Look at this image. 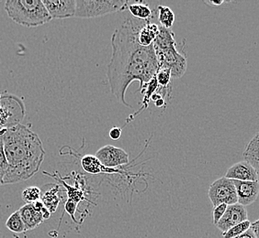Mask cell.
Returning a JSON list of instances; mask_svg holds the SVG:
<instances>
[{
    "label": "cell",
    "instance_id": "cell-1",
    "mask_svg": "<svg viewBox=\"0 0 259 238\" xmlns=\"http://www.w3.org/2000/svg\"><path fill=\"white\" fill-rule=\"evenodd\" d=\"M145 22L129 18L115 30L111 38L112 54L107 78L112 94L127 107H133L125 99L129 85L138 81L140 89H143L159 69L154 46L143 47L138 42V32Z\"/></svg>",
    "mask_w": 259,
    "mask_h": 238
},
{
    "label": "cell",
    "instance_id": "cell-2",
    "mask_svg": "<svg viewBox=\"0 0 259 238\" xmlns=\"http://www.w3.org/2000/svg\"><path fill=\"white\" fill-rule=\"evenodd\" d=\"M2 139L8 162L3 185L27 181L40 170L45 150L38 135L20 124L8 129Z\"/></svg>",
    "mask_w": 259,
    "mask_h": 238
},
{
    "label": "cell",
    "instance_id": "cell-3",
    "mask_svg": "<svg viewBox=\"0 0 259 238\" xmlns=\"http://www.w3.org/2000/svg\"><path fill=\"white\" fill-rule=\"evenodd\" d=\"M153 46L159 68L169 69L172 78H181L188 68V60L177 49L174 32L159 26V34L157 35Z\"/></svg>",
    "mask_w": 259,
    "mask_h": 238
},
{
    "label": "cell",
    "instance_id": "cell-4",
    "mask_svg": "<svg viewBox=\"0 0 259 238\" xmlns=\"http://www.w3.org/2000/svg\"><path fill=\"white\" fill-rule=\"evenodd\" d=\"M5 10L14 22L27 28H36L53 20L42 0H8Z\"/></svg>",
    "mask_w": 259,
    "mask_h": 238
},
{
    "label": "cell",
    "instance_id": "cell-5",
    "mask_svg": "<svg viewBox=\"0 0 259 238\" xmlns=\"http://www.w3.org/2000/svg\"><path fill=\"white\" fill-rule=\"evenodd\" d=\"M125 0H76L75 17L92 19L127 10Z\"/></svg>",
    "mask_w": 259,
    "mask_h": 238
},
{
    "label": "cell",
    "instance_id": "cell-6",
    "mask_svg": "<svg viewBox=\"0 0 259 238\" xmlns=\"http://www.w3.org/2000/svg\"><path fill=\"white\" fill-rule=\"evenodd\" d=\"M25 116V105L14 95H2L0 102V129L7 131L20 124Z\"/></svg>",
    "mask_w": 259,
    "mask_h": 238
},
{
    "label": "cell",
    "instance_id": "cell-7",
    "mask_svg": "<svg viewBox=\"0 0 259 238\" xmlns=\"http://www.w3.org/2000/svg\"><path fill=\"white\" fill-rule=\"evenodd\" d=\"M208 195L214 207L222 204L232 205L238 203L234 181L225 177L218 178L210 184Z\"/></svg>",
    "mask_w": 259,
    "mask_h": 238
},
{
    "label": "cell",
    "instance_id": "cell-8",
    "mask_svg": "<svg viewBox=\"0 0 259 238\" xmlns=\"http://www.w3.org/2000/svg\"><path fill=\"white\" fill-rule=\"evenodd\" d=\"M96 157L101 164L109 169H116L130 163L129 154L124 149L112 145H106L96 152Z\"/></svg>",
    "mask_w": 259,
    "mask_h": 238
},
{
    "label": "cell",
    "instance_id": "cell-9",
    "mask_svg": "<svg viewBox=\"0 0 259 238\" xmlns=\"http://www.w3.org/2000/svg\"><path fill=\"white\" fill-rule=\"evenodd\" d=\"M248 220L247 211L242 204H235L228 205L223 218L217 223V228L223 233L228 231L235 225Z\"/></svg>",
    "mask_w": 259,
    "mask_h": 238
},
{
    "label": "cell",
    "instance_id": "cell-10",
    "mask_svg": "<svg viewBox=\"0 0 259 238\" xmlns=\"http://www.w3.org/2000/svg\"><path fill=\"white\" fill-rule=\"evenodd\" d=\"M52 19H68L75 17L76 0H42Z\"/></svg>",
    "mask_w": 259,
    "mask_h": 238
},
{
    "label": "cell",
    "instance_id": "cell-11",
    "mask_svg": "<svg viewBox=\"0 0 259 238\" xmlns=\"http://www.w3.org/2000/svg\"><path fill=\"white\" fill-rule=\"evenodd\" d=\"M234 181V180H233ZM238 198V204L243 206H247L253 204L258 197L259 182H242L234 181Z\"/></svg>",
    "mask_w": 259,
    "mask_h": 238
},
{
    "label": "cell",
    "instance_id": "cell-12",
    "mask_svg": "<svg viewBox=\"0 0 259 238\" xmlns=\"http://www.w3.org/2000/svg\"><path fill=\"white\" fill-rule=\"evenodd\" d=\"M225 178L242 181V182H256L258 181V174L255 169L246 161H240L234 164L225 174Z\"/></svg>",
    "mask_w": 259,
    "mask_h": 238
},
{
    "label": "cell",
    "instance_id": "cell-13",
    "mask_svg": "<svg viewBox=\"0 0 259 238\" xmlns=\"http://www.w3.org/2000/svg\"><path fill=\"white\" fill-rule=\"evenodd\" d=\"M40 191V201L51 213H55L60 204L61 194L63 192L60 184H47Z\"/></svg>",
    "mask_w": 259,
    "mask_h": 238
},
{
    "label": "cell",
    "instance_id": "cell-14",
    "mask_svg": "<svg viewBox=\"0 0 259 238\" xmlns=\"http://www.w3.org/2000/svg\"><path fill=\"white\" fill-rule=\"evenodd\" d=\"M19 212L23 223L25 224L26 231L33 230L45 221L41 213L38 212L31 204L23 205L22 207H20Z\"/></svg>",
    "mask_w": 259,
    "mask_h": 238
},
{
    "label": "cell",
    "instance_id": "cell-15",
    "mask_svg": "<svg viewBox=\"0 0 259 238\" xmlns=\"http://www.w3.org/2000/svg\"><path fill=\"white\" fill-rule=\"evenodd\" d=\"M81 166L85 172L97 175L100 173H118L119 169H109L104 167L100 159L96 157V155H85L81 159Z\"/></svg>",
    "mask_w": 259,
    "mask_h": 238
},
{
    "label": "cell",
    "instance_id": "cell-16",
    "mask_svg": "<svg viewBox=\"0 0 259 238\" xmlns=\"http://www.w3.org/2000/svg\"><path fill=\"white\" fill-rule=\"evenodd\" d=\"M159 34V25L152 22L151 20L146 21L145 25L140 29L138 32V42L143 47L152 46L157 35Z\"/></svg>",
    "mask_w": 259,
    "mask_h": 238
},
{
    "label": "cell",
    "instance_id": "cell-17",
    "mask_svg": "<svg viewBox=\"0 0 259 238\" xmlns=\"http://www.w3.org/2000/svg\"><path fill=\"white\" fill-rule=\"evenodd\" d=\"M243 157L244 161L248 162L259 175V132L246 145Z\"/></svg>",
    "mask_w": 259,
    "mask_h": 238
},
{
    "label": "cell",
    "instance_id": "cell-18",
    "mask_svg": "<svg viewBox=\"0 0 259 238\" xmlns=\"http://www.w3.org/2000/svg\"><path fill=\"white\" fill-rule=\"evenodd\" d=\"M157 90H158V84H157V81L155 79V77H154L153 79L150 81L149 83H147L144 86L143 89L141 90V93L144 95V99H143V102H142L143 105H142V107L137 112H135V114L130 115L129 118L127 119V121H126V125L135 118L136 115L141 114L144 110L146 109L148 107L150 100L152 98V95L156 93Z\"/></svg>",
    "mask_w": 259,
    "mask_h": 238
},
{
    "label": "cell",
    "instance_id": "cell-19",
    "mask_svg": "<svg viewBox=\"0 0 259 238\" xmlns=\"http://www.w3.org/2000/svg\"><path fill=\"white\" fill-rule=\"evenodd\" d=\"M127 10H129L130 13L133 15V18H135L137 20L149 21L155 17L154 11L150 9L149 6L143 1L129 3Z\"/></svg>",
    "mask_w": 259,
    "mask_h": 238
},
{
    "label": "cell",
    "instance_id": "cell-20",
    "mask_svg": "<svg viewBox=\"0 0 259 238\" xmlns=\"http://www.w3.org/2000/svg\"><path fill=\"white\" fill-rule=\"evenodd\" d=\"M157 11V19L159 21L160 26L164 29L171 30V28L174 25L175 17L174 12L170 9L169 7L160 5L156 9Z\"/></svg>",
    "mask_w": 259,
    "mask_h": 238
},
{
    "label": "cell",
    "instance_id": "cell-21",
    "mask_svg": "<svg viewBox=\"0 0 259 238\" xmlns=\"http://www.w3.org/2000/svg\"><path fill=\"white\" fill-rule=\"evenodd\" d=\"M6 226L12 233H23L26 232L25 224L22 221L19 211H16L10 215L6 222Z\"/></svg>",
    "mask_w": 259,
    "mask_h": 238
},
{
    "label": "cell",
    "instance_id": "cell-22",
    "mask_svg": "<svg viewBox=\"0 0 259 238\" xmlns=\"http://www.w3.org/2000/svg\"><path fill=\"white\" fill-rule=\"evenodd\" d=\"M171 78V71L167 68H159L155 75V79L157 81L158 87H161V89L164 91V95L166 94V89L169 86Z\"/></svg>",
    "mask_w": 259,
    "mask_h": 238
},
{
    "label": "cell",
    "instance_id": "cell-23",
    "mask_svg": "<svg viewBox=\"0 0 259 238\" xmlns=\"http://www.w3.org/2000/svg\"><path fill=\"white\" fill-rule=\"evenodd\" d=\"M250 228H251V222L249 220H246L243 223H239V224H237L234 227L229 229L228 231H226L225 233H223V236H224V238L236 237V236H239L241 234L245 233Z\"/></svg>",
    "mask_w": 259,
    "mask_h": 238
},
{
    "label": "cell",
    "instance_id": "cell-24",
    "mask_svg": "<svg viewBox=\"0 0 259 238\" xmlns=\"http://www.w3.org/2000/svg\"><path fill=\"white\" fill-rule=\"evenodd\" d=\"M40 194H41V191L40 188L36 186H30L22 191L21 197L27 204H33L35 202L40 200Z\"/></svg>",
    "mask_w": 259,
    "mask_h": 238
},
{
    "label": "cell",
    "instance_id": "cell-25",
    "mask_svg": "<svg viewBox=\"0 0 259 238\" xmlns=\"http://www.w3.org/2000/svg\"><path fill=\"white\" fill-rule=\"evenodd\" d=\"M8 170V162L6 159L3 139L0 137V185H3V180Z\"/></svg>",
    "mask_w": 259,
    "mask_h": 238
},
{
    "label": "cell",
    "instance_id": "cell-26",
    "mask_svg": "<svg viewBox=\"0 0 259 238\" xmlns=\"http://www.w3.org/2000/svg\"><path fill=\"white\" fill-rule=\"evenodd\" d=\"M228 205L225 204H219L217 206H215L212 212V215H213V223L215 225H217V223H219L220 220L223 218V216L225 215V212L227 210Z\"/></svg>",
    "mask_w": 259,
    "mask_h": 238
},
{
    "label": "cell",
    "instance_id": "cell-27",
    "mask_svg": "<svg viewBox=\"0 0 259 238\" xmlns=\"http://www.w3.org/2000/svg\"><path fill=\"white\" fill-rule=\"evenodd\" d=\"M77 205H78L77 203H75V202L70 200V199H67V201L65 202V212L69 214L75 223H77V221H76L75 216L76 210H77Z\"/></svg>",
    "mask_w": 259,
    "mask_h": 238
},
{
    "label": "cell",
    "instance_id": "cell-28",
    "mask_svg": "<svg viewBox=\"0 0 259 238\" xmlns=\"http://www.w3.org/2000/svg\"><path fill=\"white\" fill-rule=\"evenodd\" d=\"M121 132H122V128H118V127H114L112 129H110V139L112 140H119L121 137Z\"/></svg>",
    "mask_w": 259,
    "mask_h": 238
},
{
    "label": "cell",
    "instance_id": "cell-29",
    "mask_svg": "<svg viewBox=\"0 0 259 238\" xmlns=\"http://www.w3.org/2000/svg\"><path fill=\"white\" fill-rule=\"evenodd\" d=\"M251 230L253 231L255 237L259 238V219L254 223H251Z\"/></svg>",
    "mask_w": 259,
    "mask_h": 238
},
{
    "label": "cell",
    "instance_id": "cell-30",
    "mask_svg": "<svg viewBox=\"0 0 259 238\" xmlns=\"http://www.w3.org/2000/svg\"><path fill=\"white\" fill-rule=\"evenodd\" d=\"M234 238H256L255 237V235H254V233H253V231L251 230V228L248 230V231H246L245 233H243V234H241L239 236H236V237Z\"/></svg>",
    "mask_w": 259,
    "mask_h": 238
},
{
    "label": "cell",
    "instance_id": "cell-31",
    "mask_svg": "<svg viewBox=\"0 0 259 238\" xmlns=\"http://www.w3.org/2000/svg\"><path fill=\"white\" fill-rule=\"evenodd\" d=\"M40 213H41V215H42V217L45 219V220H48V219L50 218L51 214H52L50 211H49L48 209L46 208L45 206V208L41 210V212H40Z\"/></svg>",
    "mask_w": 259,
    "mask_h": 238
},
{
    "label": "cell",
    "instance_id": "cell-32",
    "mask_svg": "<svg viewBox=\"0 0 259 238\" xmlns=\"http://www.w3.org/2000/svg\"><path fill=\"white\" fill-rule=\"evenodd\" d=\"M205 3H206L207 5L219 7V6L223 5V4L225 3V1H223V0H220V1H213V0H211V1H205Z\"/></svg>",
    "mask_w": 259,
    "mask_h": 238
},
{
    "label": "cell",
    "instance_id": "cell-33",
    "mask_svg": "<svg viewBox=\"0 0 259 238\" xmlns=\"http://www.w3.org/2000/svg\"><path fill=\"white\" fill-rule=\"evenodd\" d=\"M155 104L156 107H163V106L166 104V103H165V100H164V97H162V98H160L159 100H157L156 102H155Z\"/></svg>",
    "mask_w": 259,
    "mask_h": 238
},
{
    "label": "cell",
    "instance_id": "cell-34",
    "mask_svg": "<svg viewBox=\"0 0 259 238\" xmlns=\"http://www.w3.org/2000/svg\"><path fill=\"white\" fill-rule=\"evenodd\" d=\"M163 97V95L160 94V93H155V94L152 95V98L151 99L153 100L154 102H156L157 100H159L160 98H162Z\"/></svg>",
    "mask_w": 259,
    "mask_h": 238
},
{
    "label": "cell",
    "instance_id": "cell-35",
    "mask_svg": "<svg viewBox=\"0 0 259 238\" xmlns=\"http://www.w3.org/2000/svg\"><path fill=\"white\" fill-rule=\"evenodd\" d=\"M1 99H2V95L0 94V102H1Z\"/></svg>",
    "mask_w": 259,
    "mask_h": 238
},
{
    "label": "cell",
    "instance_id": "cell-36",
    "mask_svg": "<svg viewBox=\"0 0 259 238\" xmlns=\"http://www.w3.org/2000/svg\"><path fill=\"white\" fill-rule=\"evenodd\" d=\"M16 238H18V237H16Z\"/></svg>",
    "mask_w": 259,
    "mask_h": 238
}]
</instances>
